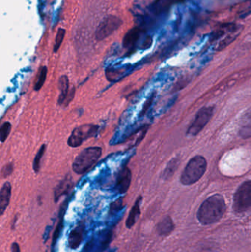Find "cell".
Masks as SVG:
<instances>
[{
  "instance_id": "6da1fadb",
  "label": "cell",
  "mask_w": 251,
  "mask_h": 252,
  "mask_svg": "<svg viewBox=\"0 0 251 252\" xmlns=\"http://www.w3.org/2000/svg\"><path fill=\"white\" fill-rule=\"evenodd\" d=\"M225 210V199L222 195L216 194L203 201L197 212V219L202 224H212L223 217Z\"/></svg>"
},
{
  "instance_id": "7a4b0ae2",
  "label": "cell",
  "mask_w": 251,
  "mask_h": 252,
  "mask_svg": "<svg viewBox=\"0 0 251 252\" xmlns=\"http://www.w3.org/2000/svg\"><path fill=\"white\" fill-rule=\"evenodd\" d=\"M207 169V161L203 156L193 157L183 170L181 182L184 185H191L198 182Z\"/></svg>"
},
{
  "instance_id": "3957f363",
  "label": "cell",
  "mask_w": 251,
  "mask_h": 252,
  "mask_svg": "<svg viewBox=\"0 0 251 252\" xmlns=\"http://www.w3.org/2000/svg\"><path fill=\"white\" fill-rule=\"evenodd\" d=\"M103 151L100 147H90L81 151L72 164V170L77 174H84L91 168L101 157Z\"/></svg>"
},
{
  "instance_id": "277c9868",
  "label": "cell",
  "mask_w": 251,
  "mask_h": 252,
  "mask_svg": "<svg viewBox=\"0 0 251 252\" xmlns=\"http://www.w3.org/2000/svg\"><path fill=\"white\" fill-rule=\"evenodd\" d=\"M251 207V180L243 182L236 191L233 208L237 213L247 211Z\"/></svg>"
},
{
  "instance_id": "5b68a950",
  "label": "cell",
  "mask_w": 251,
  "mask_h": 252,
  "mask_svg": "<svg viewBox=\"0 0 251 252\" xmlns=\"http://www.w3.org/2000/svg\"><path fill=\"white\" fill-rule=\"evenodd\" d=\"M99 130V126L94 124H84L75 127L72 134L68 139L67 143L69 147L78 148L81 146L84 141L94 137Z\"/></svg>"
},
{
  "instance_id": "8992f818",
  "label": "cell",
  "mask_w": 251,
  "mask_h": 252,
  "mask_svg": "<svg viewBox=\"0 0 251 252\" xmlns=\"http://www.w3.org/2000/svg\"><path fill=\"white\" fill-rule=\"evenodd\" d=\"M242 31V27L240 25H228L225 28L219 30L215 32L213 37V41L217 42L215 49L216 50H223L229 45L240 35Z\"/></svg>"
},
{
  "instance_id": "52a82bcc",
  "label": "cell",
  "mask_w": 251,
  "mask_h": 252,
  "mask_svg": "<svg viewBox=\"0 0 251 252\" xmlns=\"http://www.w3.org/2000/svg\"><path fill=\"white\" fill-rule=\"evenodd\" d=\"M122 25L120 18L113 15L105 17L99 24L95 32V38L97 41H103L117 31Z\"/></svg>"
},
{
  "instance_id": "ba28073f",
  "label": "cell",
  "mask_w": 251,
  "mask_h": 252,
  "mask_svg": "<svg viewBox=\"0 0 251 252\" xmlns=\"http://www.w3.org/2000/svg\"><path fill=\"white\" fill-rule=\"evenodd\" d=\"M214 112H215V108L212 106L200 109L197 112L193 124L187 130V136H195L199 134L204 128L205 126L207 125L208 123L213 116Z\"/></svg>"
},
{
  "instance_id": "9c48e42d",
  "label": "cell",
  "mask_w": 251,
  "mask_h": 252,
  "mask_svg": "<svg viewBox=\"0 0 251 252\" xmlns=\"http://www.w3.org/2000/svg\"><path fill=\"white\" fill-rule=\"evenodd\" d=\"M132 179V173L128 167H123L119 171L116 179V189L118 193L125 194L128 192Z\"/></svg>"
},
{
  "instance_id": "30bf717a",
  "label": "cell",
  "mask_w": 251,
  "mask_h": 252,
  "mask_svg": "<svg viewBox=\"0 0 251 252\" xmlns=\"http://www.w3.org/2000/svg\"><path fill=\"white\" fill-rule=\"evenodd\" d=\"M85 224L80 223L72 232H70L68 238L69 248L76 250L81 245L84 239V232H85Z\"/></svg>"
},
{
  "instance_id": "8fae6325",
  "label": "cell",
  "mask_w": 251,
  "mask_h": 252,
  "mask_svg": "<svg viewBox=\"0 0 251 252\" xmlns=\"http://www.w3.org/2000/svg\"><path fill=\"white\" fill-rule=\"evenodd\" d=\"M73 188V182H72V176L67 175L63 180L59 182L58 185L56 187L54 191V199L56 202L63 195H67L71 189Z\"/></svg>"
},
{
  "instance_id": "7c38bea8",
  "label": "cell",
  "mask_w": 251,
  "mask_h": 252,
  "mask_svg": "<svg viewBox=\"0 0 251 252\" xmlns=\"http://www.w3.org/2000/svg\"><path fill=\"white\" fill-rule=\"evenodd\" d=\"M11 197V185L10 182H7L2 185L0 194V212L1 215L4 214L6 209L8 207Z\"/></svg>"
},
{
  "instance_id": "4fadbf2b",
  "label": "cell",
  "mask_w": 251,
  "mask_h": 252,
  "mask_svg": "<svg viewBox=\"0 0 251 252\" xmlns=\"http://www.w3.org/2000/svg\"><path fill=\"white\" fill-rule=\"evenodd\" d=\"M141 30L139 28H134L130 30L123 38V46L128 50H131L135 47L137 41L139 39Z\"/></svg>"
},
{
  "instance_id": "5bb4252c",
  "label": "cell",
  "mask_w": 251,
  "mask_h": 252,
  "mask_svg": "<svg viewBox=\"0 0 251 252\" xmlns=\"http://www.w3.org/2000/svg\"><path fill=\"white\" fill-rule=\"evenodd\" d=\"M141 200H142V198L141 196L139 197L135 204L131 208L129 216H128V219L126 220V223H125L128 229H131L135 225V223L138 220L139 218L140 215H141L140 204H141Z\"/></svg>"
},
{
  "instance_id": "9a60e30c",
  "label": "cell",
  "mask_w": 251,
  "mask_h": 252,
  "mask_svg": "<svg viewBox=\"0 0 251 252\" xmlns=\"http://www.w3.org/2000/svg\"><path fill=\"white\" fill-rule=\"evenodd\" d=\"M175 226L173 221L169 216L164 218L156 226L157 233L161 236H167L173 231Z\"/></svg>"
},
{
  "instance_id": "2e32d148",
  "label": "cell",
  "mask_w": 251,
  "mask_h": 252,
  "mask_svg": "<svg viewBox=\"0 0 251 252\" xmlns=\"http://www.w3.org/2000/svg\"><path fill=\"white\" fill-rule=\"evenodd\" d=\"M68 201H66L63 203L60 209V213H59V222L57 223V227L55 230L54 234H53V243H52V249L55 248L56 243H57V239L60 237L61 234L62 230L63 228V218H64L65 213H66V208H67Z\"/></svg>"
},
{
  "instance_id": "e0dca14e",
  "label": "cell",
  "mask_w": 251,
  "mask_h": 252,
  "mask_svg": "<svg viewBox=\"0 0 251 252\" xmlns=\"http://www.w3.org/2000/svg\"><path fill=\"white\" fill-rule=\"evenodd\" d=\"M69 78L66 75H63L60 77L59 79V89L60 90V94H59L58 100H57V103L58 105L62 106L64 103L65 100H66V97L69 95Z\"/></svg>"
},
{
  "instance_id": "ac0fdd59",
  "label": "cell",
  "mask_w": 251,
  "mask_h": 252,
  "mask_svg": "<svg viewBox=\"0 0 251 252\" xmlns=\"http://www.w3.org/2000/svg\"><path fill=\"white\" fill-rule=\"evenodd\" d=\"M180 161L179 158L178 157H175V158L171 159L170 161L168 162L167 164L166 167H165L164 171L162 172V176L161 177L164 179V180H168L170 179L174 174H175V171L178 169V166H179Z\"/></svg>"
},
{
  "instance_id": "d6986e66",
  "label": "cell",
  "mask_w": 251,
  "mask_h": 252,
  "mask_svg": "<svg viewBox=\"0 0 251 252\" xmlns=\"http://www.w3.org/2000/svg\"><path fill=\"white\" fill-rule=\"evenodd\" d=\"M47 71H48L47 70V67L45 66H42L40 69L38 76H37L36 81H35V85H34V90L35 91H39L42 88L44 83H45L46 78H47Z\"/></svg>"
},
{
  "instance_id": "ffe728a7",
  "label": "cell",
  "mask_w": 251,
  "mask_h": 252,
  "mask_svg": "<svg viewBox=\"0 0 251 252\" xmlns=\"http://www.w3.org/2000/svg\"><path fill=\"white\" fill-rule=\"evenodd\" d=\"M46 147H47V145L45 144L41 145V148L38 150V153L35 155V158H34L32 167H33V170L35 173H38L39 171L41 158H42L43 156H44V153H45Z\"/></svg>"
},
{
  "instance_id": "44dd1931",
  "label": "cell",
  "mask_w": 251,
  "mask_h": 252,
  "mask_svg": "<svg viewBox=\"0 0 251 252\" xmlns=\"http://www.w3.org/2000/svg\"><path fill=\"white\" fill-rule=\"evenodd\" d=\"M65 34H66V30L63 28H60L57 31V35L56 37V41H55L54 47H53V51L55 53L60 49L62 43H63V38H64Z\"/></svg>"
},
{
  "instance_id": "7402d4cb",
  "label": "cell",
  "mask_w": 251,
  "mask_h": 252,
  "mask_svg": "<svg viewBox=\"0 0 251 252\" xmlns=\"http://www.w3.org/2000/svg\"><path fill=\"white\" fill-rule=\"evenodd\" d=\"M11 130V124L9 122H4L1 126L0 133H1V142H4L7 139Z\"/></svg>"
},
{
  "instance_id": "603a6c76",
  "label": "cell",
  "mask_w": 251,
  "mask_h": 252,
  "mask_svg": "<svg viewBox=\"0 0 251 252\" xmlns=\"http://www.w3.org/2000/svg\"><path fill=\"white\" fill-rule=\"evenodd\" d=\"M123 201L122 198H119V199L116 200V201H113L111 204L110 209H109V213L111 215L114 214V213H117L119 210H122L123 208Z\"/></svg>"
},
{
  "instance_id": "cb8c5ba5",
  "label": "cell",
  "mask_w": 251,
  "mask_h": 252,
  "mask_svg": "<svg viewBox=\"0 0 251 252\" xmlns=\"http://www.w3.org/2000/svg\"><path fill=\"white\" fill-rule=\"evenodd\" d=\"M155 96H156V94H153L151 96H150V97H149L148 99H147V101L145 102V103H144V106H143L142 109H141V112H140L139 116L140 117H144V115H146V113H147V111L149 110V109H150V106H151V105L153 104V100H154L155 99Z\"/></svg>"
},
{
  "instance_id": "d4e9b609",
  "label": "cell",
  "mask_w": 251,
  "mask_h": 252,
  "mask_svg": "<svg viewBox=\"0 0 251 252\" xmlns=\"http://www.w3.org/2000/svg\"><path fill=\"white\" fill-rule=\"evenodd\" d=\"M240 135L244 139L251 137V123H249L247 125L243 126L240 131Z\"/></svg>"
},
{
  "instance_id": "484cf974",
  "label": "cell",
  "mask_w": 251,
  "mask_h": 252,
  "mask_svg": "<svg viewBox=\"0 0 251 252\" xmlns=\"http://www.w3.org/2000/svg\"><path fill=\"white\" fill-rule=\"evenodd\" d=\"M13 164H8L4 166V168L2 169V175L4 177H7L13 173Z\"/></svg>"
},
{
  "instance_id": "4316f807",
  "label": "cell",
  "mask_w": 251,
  "mask_h": 252,
  "mask_svg": "<svg viewBox=\"0 0 251 252\" xmlns=\"http://www.w3.org/2000/svg\"><path fill=\"white\" fill-rule=\"evenodd\" d=\"M75 87H72L71 91H69V95L66 97V100H65L64 103H63V106H66L71 103L72 100H73L74 96H75Z\"/></svg>"
},
{
  "instance_id": "83f0119b",
  "label": "cell",
  "mask_w": 251,
  "mask_h": 252,
  "mask_svg": "<svg viewBox=\"0 0 251 252\" xmlns=\"http://www.w3.org/2000/svg\"><path fill=\"white\" fill-rule=\"evenodd\" d=\"M151 44L152 39L150 38V37H148V38H147V39L144 41V43H143L142 47H141V48H142L143 50H146V49L149 48V47L151 46Z\"/></svg>"
},
{
  "instance_id": "f1b7e54d",
  "label": "cell",
  "mask_w": 251,
  "mask_h": 252,
  "mask_svg": "<svg viewBox=\"0 0 251 252\" xmlns=\"http://www.w3.org/2000/svg\"><path fill=\"white\" fill-rule=\"evenodd\" d=\"M11 252H21L20 247L18 243L14 242L12 244Z\"/></svg>"
}]
</instances>
